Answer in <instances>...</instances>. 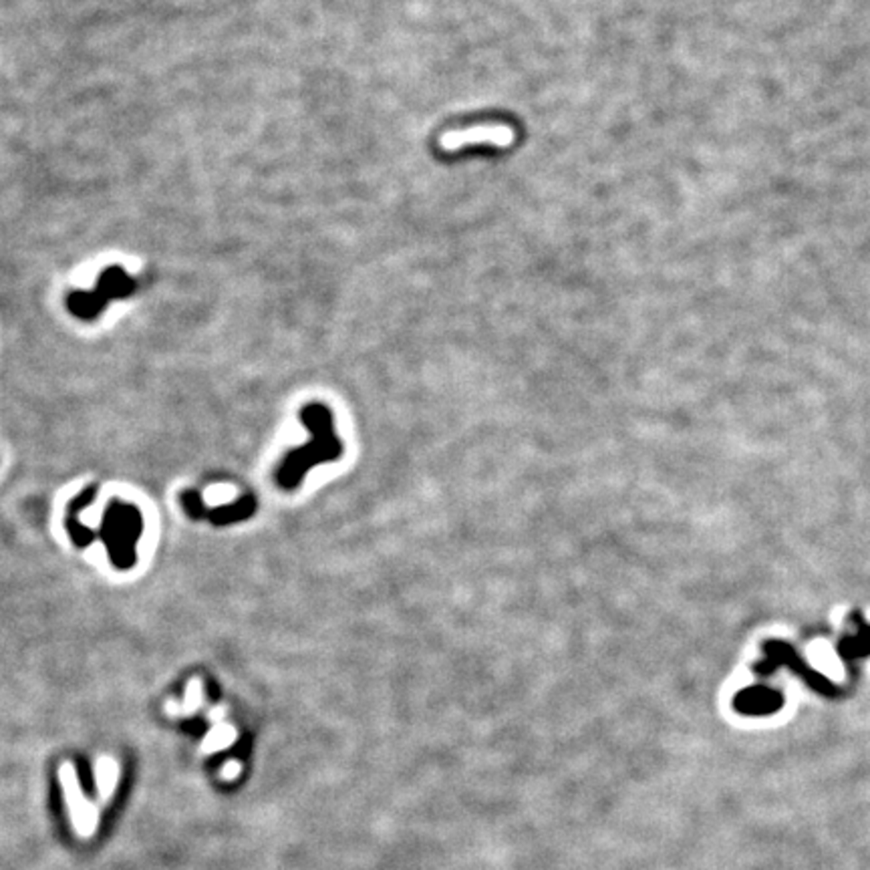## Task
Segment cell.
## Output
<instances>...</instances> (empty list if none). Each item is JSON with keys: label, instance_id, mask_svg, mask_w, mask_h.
Listing matches in <instances>:
<instances>
[{"label": "cell", "instance_id": "5", "mask_svg": "<svg viewBox=\"0 0 870 870\" xmlns=\"http://www.w3.org/2000/svg\"><path fill=\"white\" fill-rule=\"evenodd\" d=\"M254 512H256V502L252 496H246V498L230 506H220V508L206 510L203 512V516L214 524V526H226V524H234V522L251 518Z\"/></svg>", "mask_w": 870, "mask_h": 870}, {"label": "cell", "instance_id": "1", "mask_svg": "<svg viewBox=\"0 0 870 870\" xmlns=\"http://www.w3.org/2000/svg\"><path fill=\"white\" fill-rule=\"evenodd\" d=\"M300 421L305 428L313 433L308 446H300L292 449L284 458V461L277 472V482L282 490H295L303 482L307 472L313 469L317 464H328L343 456V443L336 438L333 428V415L328 407L321 403L305 405L300 411Z\"/></svg>", "mask_w": 870, "mask_h": 870}, {"label": "cell", "instance_id": "6", "mask_svg": "<svg viewBox=\"0 0 870 870\" xmlns=\"http://www.w3.org/2000/svg\"><path fill=\"white\" fill-rule=\"evenodd\" d=\"M738 705L740 709H743V712H753V714L766 712V709L774 707V697H771V694H768V691L752 689L740 695Z\"/></svg>", "mask_w": 870, "mask_h": 870}, {"label": "cell", "instance_id": "2", "mask_svg": "<svg viewBox=\"0 0 870 870\" xmlns=\"http://www.w3.org/2000/svg\"><path fill=\"white\" fill-rule=\"evenodd\" d=\"M141 528H144V522H141L137 508L119 502L109 504L97 536L105 540L111 563L118 568H131L136 563V543L141 536Z\"/></svg>", "mask_w": 870, "mask_h": 870}, {"label": "cell", "instance_id": "3", "mask_svg": "<svg viewBox=\"0 0 870 870\" xmlns=\"http://www.w3.org/2000/svg\"><path fill=\"white\" fill-rule=\"evenodd\" d=\"M133 292V282L119 269H111L101 277L99 287L93 295H73L69 298V308L77 317L93 318L103 310L109 298L128 297Z\"/></svg>", "mask_w": 870, "mask_h": 870}, {"label": "cell", "instance_id": "7", "mask_svg": "<svg viewBox=\"0 0 870 870\" xmlns=\"http://www.w3.org/2000/svg\"><path fill=\"white\" fill-rule=\"evenodd\" d=\"M182 506H184V510L188 512V516L196 518V520L203 518V512H206V508H203V502L196 492H184L182 494Z\"/></svg>", "mask_w": 870, "mask_h": 870}, {"label": "cell", "instance_id": "4", "mask_svg": "<svg viewBox=\"0 0 870 870\" xmlns=\"http://www.w3.org/2000/svg\"><path fill=\"white\" fill-rule=\"evenodd\" d=\"M514 141V131L508 126H476L461 131H448L440 139L441 149L458 152L474 144H492L494 147H508Z\"/></svg>", "mask_w": 870, "mask_h": 870}]
</instances>
